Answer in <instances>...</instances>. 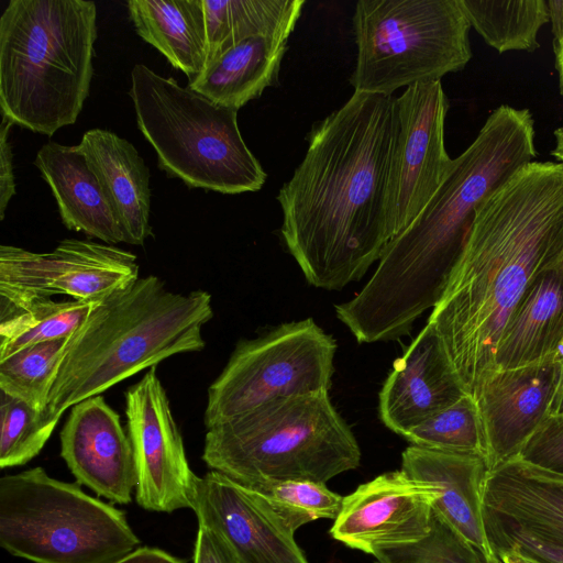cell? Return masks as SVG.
<instances>
[{
	"mask_svg": "<svg viewBox=\"0 0 563 563\" xmlns=\"http://www.w3.org/2000/svg\"><path fill=\"white\" fill-rule=\"evenodd\" d=\"M398 132L396 98L354 91L317 122L279 189L280 234L306 280L340 290L360 280L394 239L388 212Z\"/></svg>",
	"mask_w": 563,
	"mask_h": 563,
	"instance_id": "6da1fadb",
	"label": "cell"
},
{
	"mask_svg": "<svg viewBox=\"0 0 563 563\" xmlns=\"http://www.w3.org/2000/svg\"><path fill=\"white\" fill-rule=\"evenodd\" d=\"M563 260V164L531 162L478 208L460 258L428 322L468 395L494 367L521 295Z\"/></svg>",
	"mask_w": 563,
	"mask_h": 563,
	"instance_id": "7a4b0ae2",
	"label": "cell"
},
{
	"mask_svg": "<svg viewBox=\"0 0 563 563\" xmlns=\"http://www.w3.org/2000/svg\"><path fill=\"white\" fill-rule=\"evenodd\" d=\"M536 156L530 111L496 108L431 200L390 241L362 290L335 305L336 318L358 343L408 335L418 317L437 306L478 208Z\"/></svg>",
	"mask_w": 563,
	"mask_h": 563,
	"instance_id": "3957f363",
	"label": "cell"
},
{
	"mask_svg": "<svg viewBox=\"0 0 563 563\" xmlns=\"http://www.w3.org/2000/svg\"><path fill=\"white\" fill-rule=\"evenodd\" d=\"M213 317L205 290L173 292L154 275L98 301L68 339L47 410L58 417L173 355L201 351Z\"/></svg>",
	"mask_w": 563,
	"mask_h": 563,
	"instance_id": "277c9868",
	"label": "cell"
},
{
	"mask_svg": "<svg viewBox=\"0 0 563 563\" xmlns=\"http://www.w3.org/2000/svg\"><path fill=\"white\" fill-rule=\"evenodd\" d=\"M97 7L89 0H11L0 18L2 115L52 136L89 96Z\"/></svg>",
	"mask_w": 563,
	"mask_h": 563,
	"instance_id": "5b68a950",
	"label": "cell"
},
{
	"mask_svg": "<svg viewBox=\"0 0 563 563\" xmlns=\"http://www.w3.org/2000/svg\"><path fill=\"white\" fill-rule=\"evenodd\" d=\"M211 471L257 489L285 481L325 484L356 468L361 450L329 393L279 399L207 429Z\"/></svg>",
	"mask_w": 563,
	"mask_h": 563,
	"instance_id": "8992f818",
	"label": "cell"
},
{
	"mask_svg": "<svg viewBox=\"0 0 563 563\" xmlns=\"http://www.w3.org/2000/svg\"><path fill=\"white\" fill-rule=\"evenodd\" d=\"M136 124L158 167L189 188L225 195L260 190L267 178L245 144L238 111L219 106L144 64L131 70Z\"/></svg>",
	"mask_w": 563,
	"mask_h": 563,
	"instance_id": "52a82bcc",
	"label": "cell"
},
{
	"mask_svg": "<svg viewBox=\"0 0 563 563\" xmlns=\"http://www.w3.org/2000/svg\"><path fill=\"white\" fill-rule=\"evenodd\" d=\"M125 514L43 467L0 479V545L33 563H114L140 548Z\"/></svg>",
	"mask_w": 563,
	"mask_h": 563,
	"instance_id": "ba28073f",
	"label": "cell"
},
{
	"mask_svg": "<svg viewBox=\"0 0 563 563\" xmlns=\"http://www.w3.org/2000/svg\"><path fill=\"white\" fill-rule=\"evenodd\" d=\"M470 27L460 0H360L350 84L354 91L393 96L462 70L472 58Z\"/></svg>",
	"mask_w": 563,
	"mask_h": 563,
	"instance_id": "9c48e42d",
	"label": "cell"
},
{
	"mask_svg": "<svg viewBox=\"0 0 563 563\" xmlns=\"http://www.w3.org/2000/svg\"><path fill=\"white\" fill-rule=\"evenodd\" d=\"M336 347L312 318L240 340L208 389L206 428L279 399L329 393Z\"/></svg>",
	"mask_w": 563,
	"mask_h": 563,
	"instance_id": "30bf717a",
	"label": "cell"
},
{
	"mask_svg": "<svg viewBox=\"0 0 563 563\" xmlns=\"http://www.w3.org/2000/svg\"><path fill=\"white\" fill-rule=\"evenodd\" d=\"M139 277L136 256L110 244L65 239L51 252L0 246V300L69 296L100 301Z\"/></svg>",
	"mask_w": 563,
	"mask_h": 563,
	"instance_id": "8fae6325",
	"label": "cell"
},
{
	"mask_svg": "<svg viewBox=\"0 0 563 563\" xmlns=\"http://www.w3.org/2000/svg\"><path fill=\"white\" fill-rule=\"evenodd\" d=\"M398 132L388 187L394 238L422 211L445 179L453 159L444 145L449 100L441 80L409 86L396 98Z\"/></svg>",
	"mask_w": 563,
	"mask_h": 563,
	"instance_id": "7c38bea8",
	"label": "cell"
},
{
	"mask_svg": "<svg viewBox=\"0 0 563 563\" xmlns=\"http://www.w3.org/2000/svg\"><path fill=\"white\" fill-rule=\"evenodd\" d=\"M125 415L137 474L135 499L139 506L156 512L190 509L197 475L189 466L156 367L128 388Z\"/></svg>",
	"mask_w": 563,
	"mask_h": 563,
	"instance_id": "4fadbf2b",
	"label": "cell"
},
{
	"mask_svg": "<svg viewBox=\"0 0 563 563\" xmlns=\"http://www.w3.org/2000/svg\"><path fill=\"white\" fill-rule=\"evenodd\" d=\"M190 503L198 525L218 533L242 563H309L296 530L263 493L210 471L197 476Z\"/></svg>",
	"mask_w": 563,
	"mask_h": 563,
	"instance_id": "5bb4252c",
	"label": "cell"
},
{
	"mask_svg": "<svg viewBox=\"0 0 563 563\" xmlns=\"http://www.w3.org/2000/svg\"><path fill=\"white\" fill-rule=\"evenodd\" d=\"M554 355L525 366L489 369L472 397L482 420L488 471L518 455L550 416L560 380Z\"/></svg>",
	"mask_w": 563,
	"mask_h": 563,
	"instance_id": "9a60e30c",
	"label": "cell"
},
{
	"mask_svg": "<svg viewBox=\"0 0 563 563\" xmlns=\"http://www.w3.org/2000/svg\"><path fill=\"white\" fill-rule=\"evenodd\" d=\"M437 487L401 470L382 474L343 498L332 537L352 549L375 551L424 537L430 530Z\"/></svg>",
	"mask_w": 563,
	"mask_h": 563,
	"instance_id": "2e32d148",
	"label": "cell"
},
{
	"mask_svg": "<svg viewBox=\"0 0 563 563\" xmlns=\"http://www.w3.org/2000/svg\"><path fill=\"white\" fill-rule=\"evenodd\" d=\"M59 439L60 456L78 484L111 503L132 501L137 485L132 444L103 396L74 405Z\"/></svg>",
	"mask_w": 563,
	"mask_h": 563,
	"instance_id": "e0dca14e",
	"label": "cell"
},
{
	"mask_svg": "<svg viewBox=\"0 0 563 563\" xmlns=\"http://www.w3.org/2000/svg\"><path fill=\"white\" fill-rule=\"evenodd\" d=\"M466 394L440 335L427 322L385 379L378 415L385 427L402 437Z\"/></svg>",
	"mask_w": 563,
	"mask_h": 563,
	"instance_id": "ac0fdd59",
	"label": "cell"
},
{
	"mask_svg": "<svg viewBox=\"0 0 563 563\" xmlns=\"http://www.w3.org/2000/svg\"><path fill=\"white\" fill-rule=\"evenodd\" d=\"M401 471L438 488L433 508L477 551L486 563H498L489 548L483 518V487L488 466L475 454L408 446Z\"/></svg>",
	"mask_w": 563,
	"mask_h": 563,
	"instance_id": "d6986e66",
	"label": "cell"
},
{
	"mask_svg": "<svg viewBox=\"0 0 563 563\" xmlns=\"http://www.w3.org/2000/svg\"><path fill=\"white\" fill-rule=\"evenodd\" d=\"M34 165L49 186L64 225L106 244L125 242L114 210L78 145L44 144Z\"/></svg>",
	"mask_w": 563,
	"mask_h": 563,
	"instance_id": "ffe728a7",
	"label": "cell"
},
{
	"mask_svg": "<svg viewBox=\"0 0 563 563\" xmlns=\"http://www.w3.org/2000/svg\"><path fill=\"white\" fill-rule=\"evenodd\" d=\"M483 515L563 543V476L506 461L486 475Z\"/></svg>",
	"mask_w": 563,
	"mask_h": 563,
	"instance_id": "44dd1931",
	"label": "cell"
},
{
	"mask_svg": "<svg viewBox=\"0 0 563 563\" xmlns=\"http://www.w3.org/2000/svg\"><path fill=\"white\" fill-rule=\"evenodd\" d=\"M78 147L112 205L125 243L144 244L152 235L150 170L136 148L99 128L86 131Z\"/></svg>",
	"mask_w": 563,
	"mask_h": 563,
	"instance_id": "7402d4cb",
	"label": "cell"
},
{
	"mask_svg": "<svg viewBox=\"0 0 563 563\" xmlns=\"http://www.w3.org/2000/svg\"><path fill=\"white\" fill-rule=\"evenodd\" d=\"M563 340V260L539 273L515 306L497 344L494 367L543 361Z\"/></svg>",
	"mask_w": 563,
	"mask_h": 563,
	"instance_id": "603a6c76",
	"label": "cell"
},
{
	"mask_svg": "<svg viewBox=\"0 0 563 563\" xmlns=\"http://www.w3.org/2000/svg\"><path fill=\"white\" fill-rule=\"evenodd\" d=\"M126 5L136 33L194 82L207 60L202 0H129Z\"/></svg>",
	"mask_w": 563,
	"mask_h": 563,
	"instance_id": "cb8c5ba5",
	"label": "cell"
},
{
	"mask_svg": "<svg viewBox=\"0 0 563 563\" xmlns=\"http://www.w3.org/2000/svg\"><path fill=\"white\" fill-rule=\"evenodd\" d=\"M286 48L284 38H246L207 66L188 87L219 106L239 110L276 81Z\"/></svg>",
	"mask_w": 563,
	"mask_h": 563,
	"instance_id": "d4e9b609",
	"label": "cell"
},
{
	"mask_svg": "<svg viewBox=\"0 0 563 563\" xmlns=\"http://www.w3.org/2000/svg\"><path fill=\"white\" fill-rule=\"evenodd\" d=\"M202 5L206 22L207 67L227 51L253 36L264 35L288 41L305 1L202 0Z\"/></svg>",
	"mask_w": 563,
	"mask_h": 563,
	"instance_id": "484cf974",
	"label": "cell"
},
{
	"mask_svg": "<svg viewBox=\"0 0 563 563\" xmlns=\"http://www.w3.org/2000/svg\"><path fill=\"white\" fill-rule=\"evenodd\" d=\"M98 301L0 300V360L34 344L69 339Z\"/></svg>",
	"mask_w": 563,
	"mask_h": 563,
	"instance_id": "4316f807",
	"label": "cell"
},
{
	"mask_svg": "<svg viewBox=\"0 0 563 563\" xmlns=\"http://www.w3.org/2000/svg\"><path fill=\"white\" fill-rule=\"evenodd\" d=\"M470 25L499 53L533 52L540 29L550 22L544 0H460Z\"/></svg>",
	"mask_w": 563,
	"mask_h": 563,
	"instance_id": "83f0119b",
	"label": "cell"
},
{
	"mask_svg": "<svg viewBox=\"0 0 563 563\" xmlns=\"http://www.w3.org/2000/svg\"><path fill=\"white\" fill-rule=\"evenodd\" d=\"M68 339L23 347L0 360V390L37 410L47 408Z\"/></svg>",
	"mask_w": 563,
	"mask_h": 563,
	"instance_id": "f1b7e54d",
	"label": "cell"
},
{
	"mask_svg": "<svg viewBox=\"0 0 563 563\" xmlns=\"http://www.w3.org/2000/svg\"><path fill=\"white\" fill-rule=\"evenodd\" d=\"M402 438L420 448L487 457L478 408L468 394L408 430Z\"/></svg>",
	"mask_w": 563,
	"mask_h": 563,
	"instance_id": "f546056e",
	"label": "cell"
},
{
	"mask_svg": "<svg viewBox=\"0 0 563 563\" xmlns=\"http://www.w3.org/2000/svg\"><path fill=\"white\" fill-rule=\"evenodd\" d=\"M60 417L37 410L0 390V466H21L34 459Z\"/></svg>",
	"mask_w": 563,
	"mask_h": 563,
	"instance_id": "4dcf8cb0",
	"label": "cell"
},
{
	"mask_svg": "<svg viewBox=\"0 0 563 563\" xmlns=\"http://www.w3.org/2000/svg\"><path fill=\"white\" fill-rule=\"evenodd\" d=\"M373 555L377 563H486L434 508L424 537L379 549Z\"/></svg>",
	"mask_w": 563,
	"mask_h": 563,
	"instance_id": "1f68e13d",
	"label": "cell"
},
{
	"mask_svg": "<svg viewBox=\"0 0 563 563\" xmlns=\"http://www.w3.org/2000/svg\"><path fill=\"white\" fill-rule=\"evenodd\" d=\"M256 490L269 498L295 530L321 518L335 520L344 498L328 489L324 484L311 481L278 482Z\"/></svg>",
	"mask_w": 563,
	"mask_h": 563,
	"instance_id": "d6a6232c",
	"label": "cell"
},
{
	"mask_svg": "<svg viewBox=\"0 0 563 563\" xmlns=\"http://www.w3.org/2000/svg\"><path fill=\"white\" fill-rule=\"evenodd\" d=\"M483 518L495 559L499 552L511 549L541 563H563L562 542L488 516Z\"/></svg>",
	"mask_w": 563,
	"mask_h": 563,
	"instance_id": "836d02e7",
	"label": "cell"
},
{
	"mask_svg": "<svg viewBox=\"0 0 563 563\" xmlns=\"http://www.w3.org/2000/svg\"><path fill=\"white\" fill-rule=\"evenodd\" d=\"M517 457L563 476V413L550 416L526 442Z\"/></svg>",
	"mask_w": 563,
	"mask_h": 563,
	"instance_id": "e575fe53",
	"label": "cell"
},
{
	"mask_svg": "<svg viewBox=\"0 0 563 563\" xmlns=\"http://www.w3.org/2000/svg\"><path fill=\"white\" fill-rule=\"evenodd\" d=\"M192 563H242L228 543L211 529L198 525Z\"/></svg>",
	"mask_w": 563,
	"mask_h": 563,
	"instance_id": "d590c367",
	"label": "cell"
},
{
	"mask_svg": "<svg viewBox=\"0 0 563 563\" xmlns=\"http://www.w3.org/2000/svg\"><path fill=\"white\" fill-rule=\"evenodd\" d=\"M14 123L2 115L0 124V220H3L7 206L15 195L13 154L9 132Z\"/></svg>",
	"mask_w": 563,
	"mask_h": 563,
	"instance_id": "8d00e7d4",
	"label": "cell"
},
{
	"mask_svg": "<svg viewBox=\"0 0 563 563\" xmlns=\"http://www.w3.org/2000/svg\"><path fill=\"white\" fill-rule=\"evenodd\" d=\"M553 32L555 68L559 75L560 93L563 97V0L547 1Z\"/></svg>",
	"mask_w": 563,
	"mask_h": 563,
	"instance_id": "74e56055",
	"label": "cell"
},
{
	"mask_svg": "<svg viewBox=\"0 0 563 563\" xmlns=\"http://www.w3.org/2000/svg\"><path fill=\"white\" fill-rule=\"evenodd\" d=\"M114 563H186V561L157 548L140 547Z\"/></svg>",
	"mask_w": 563,
	"mask_h": 563,
	"instance_id": "f35d334b",
	"label": "cell"
},
{
	"mask_svg": "<svg viewBox=\"0 0 563 563\" xmlns=\"http://www.w3.org/2000/svg\"><path fill=\"white\" fill-rule=\"evenodd\" d=\"M554 357L560 364V380L551 405L550 416L563 413V340L554 352ZM549 416V417H550Z\"/></svg>",
	"mask_w": 563,
	"mask_h": 563,
	"instance_id": "ab89813d",
	"label": "cell"
},
{
	"mask_svg": "<svg viewBox=\"0 0 563 563\" xmlns=\"http://www.w3.org/2000/svg\"><path fill=\"white\" fill-rule=\"evenodd\" d=\"M498 563H541L516 550H505L496 554Z\"/></svg>",
	"mask_w": 563,
	"mask_h": 563,
	"instance_id": "60d3db41",
	"label": "cell"
},
{
	"mask_svg": "<svg viewBox=\"0 0 563 563\" xmlns=\"http://www.w3.org/2000/svg\"><path fill=\"white\" fill-rule=\"evenodd\" d=\"M555 146L551 151V155L554 156L559 163L563 164V126L554 131Z\"/></svg>",
	"mask_w": 563,
	"mask_h": 563,
	"instance_id": "b9f144b4",
	"label": "cell"
}]
</instances>
